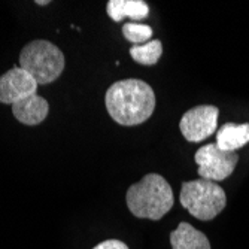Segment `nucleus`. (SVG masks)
I'll list each match as a JSON object with an SVG mask.
<instances>
[{
	"label": "nucleus",
	"instance_id": "f03ea898",
	"mask_svg": "<svg viewBox=\"0 0 249 249\" xmlns=\"http://www.w3.org/2000/svg\"><path fill=\"white\" fill-rule=\"evenodd\" d=\"M127 206L130 212L145 219H161L173 206V191L167 180L157 173L146 175L127 191Z\"/></svg>",
	"mask_w": 249,
	"mask_h": 249
},
{
	"label": "nucleus",
	"instance_id": "f8f14e48",
	"mask_svg": "<svg viewBox=\"0 0 249 249\" xmlns=\"http://www.w3.org/2000/svg\"><path fill=\"white\" fill-rule=\"evenodd\" d=\"M163 54V45L160 40H149L145 45H134L130 48V55L134 61L143 66H154Z\"/></svg>",
	"mask_w": 249,
	"mask_h": 249
},
{
	"label": "nucleus",
	"instance_id": "6e6552de",
	"mask_svg": "<svg viewBox=\"0 0 249 249\" xmlns=\"http://www.w3.org/2000/svg\"><path fill=\"white\" fill-rule=\"evenodd\" d=\"M50 105L42 96L33 94L12 105L14 117L26 125H37L48 117Z\"/></svg>",
	"mask_w": 249,
	"mask_h": 249
},
{
	"label": "nucleus",
	"instance_id": "1a4fd4ad",
	"mask_svg": "<svg viewBox=\"0 0 249 249\" xmlns=\"http://www.w3.org/2000/svg\"><path fill=\"white\" fill-rule=\"evenodd\" d=\"M172 249H211L209 239L188 222H180L170 233Z\"/></svg>",
	"mask_w": 249,
	"mask_h": 249
},
{
	"label": "nucleus",
	"instance_id": "0eeeda50",
	"mask_svg": "<svg viewBox=\"0 0 249 249\" xmlns=\"http://www.w3.org/2000/svg\"><path fill=\"white\" fill-rule=\"evenodd\" d=\"M33 94H37V82L19 66L0 76V103L14 105Z\"/></svg>",
	"mask_w": 249,
	"mask_h": 249
},
{
	"label": "nucleus",
	"instance_id": "4468645a",
	"mask_svg": "<svg viewBox=\"0 0 249 249\" xmlns=\"http://www.w3.org/2000/svg\"><path fill=\"white\" fill-rule=\"evenodd\" d=\"M93 249H128V246L121 242V240H117V239H109V240H105L102 243H99L97 246H94Z\"/></svg>",
	"mask_w": 249,
	"mask_h": 249
},
{
	"label": "nucleus",
	"instance_id": "423d86ee",
	"mask_svg": "<svg viewBox=\"0 0 249 249\" xmlns=\"http://www.w3.org/2000/svg\"><path fill=\"white\" fill-rule=\"evenodd\" d=\"M219 110L212 105H200L187 110L180 118L179 128L190 142H201L216 130Z\"/></svg>",
	"mask_w": 249,
	"mask_h": 249
},
{
	"label": "nucleus",
	"instance_id": "ddd939ff",
	"mask_svg": "<svg viewBox=\"0 0 249 249\" xmlns=\"http://www.w3.org/2000/svg\"><path fill=\"white\" fill-rule=\"evenodd\" d=\"M123 35L127 40L136 45H145V42L152 37V29L148 24L127 22V24L123 26Z\"/></svg>",
	"mask_w": 249,
	"mask_h": 249
},
{
	"label": "nucleus",
	"instance_id": "f257e3e1",
	"mask_svg": "<svg viewBox=\"0 0 249 249\" xmlns=\"http://www.w3.org/2000/svg\"><path fill=\"white\" fill-rule=\"evenodd\" d=\"M110 118L121 125H139L155 109V94L142 79H124L112 84L105 96Z\"/></svg>",
	"mask_w": 249,
	"mask_h": 249
},
{
	"label": "nucleus",
	"instance_id": "2eb2a0df",
	"mask_svg": "<svg viewBox=\"0 0 249 249\" xmlns=\"http://www.w3.org/2000/svg\"><path fill=\"white\" fill-rule=\"evenodd\" d=\"M36 3H37V5H48L50 2H48V0H37Z\"/></svg>",
	"mask_w": 249,
	"mask_h": 249
},
{
	"label": "nucleus",
	"instance_id": "39448f33",
	"mask_svg": "<svg viewBox=\"0 0 249 249\" xmlns=\"http://www.w3.org/2000/svg\"><path fill=\"white\" fill-rule=\"evenodd\" d=\"M198 164V176L201 179L219 182L227 179L236 169L239 155L233 151H224L216 143L201 146L194 157Z\"/></svg>",
	"mask_w": 249,
	"mask_h": 249
},
{
	"label": "nucleus",
	"instance_id": "9d476101",
	"mask_svg": "<svg viewBox=\"0 0 249 249\" xmlns=\"http://www.w3.org/2000/svg\"><path fill=\"white\" fill-rule=\"evenodd\" d=\"M106 11L107 15L117 22L124 18L139 21L148 17L149 6L143 0H109Z\"/></svg>",
	"mask_w": 249,
	"mask_h": 249
},
{
	"label": "nucleus",
	"instance_id": "20e7f679",
	"mask_svg": "<svg viewBox=\"0 0 249 249\" xmlns=\"http://www.w3.org/2000/svg\"><path fill=\"white\" fill-rule=\"evenodd\" d=\"M179 200L180 205L200 221L213 219L227 205L225 191L212 180L201 178L191 182H184Z\"/></svg>",
	"mask_w": 249,
	"mask_h": 249
},
{
	"label": "nucleus",
	"instance_id": "9b49d317",
	"mask_svg": "<svg viewBox=\"0 0 249 249\" xmlns=\"http://www.w3.org/2000/svg\"><path fill=\"white\" fill-rule=\"evenodd\" d=\"M248 142H249V123L246 124L229 123L222 125L216 133V145L224 151L236 152Z\"/></svg>",
	"mask_w": 249,
	"mask_h": 249
},
{
	"label": "nucleus",
	"instance_id": "7ed1b4c3",
	"mask_svg": "<svg viewBox=\"0 0 249 249\" xmlns=\"http://www.w3.org/2000/svg\"><path fill=\"white\" fill-rule=\"evenodd\" d=\"M19 67L32 75L37 85H47L63 73L64 55L54 43L36 39L21 50Z\"/></svg>",
	"mask_w": 249,
	"mask_h": 249
}]
</instances>
